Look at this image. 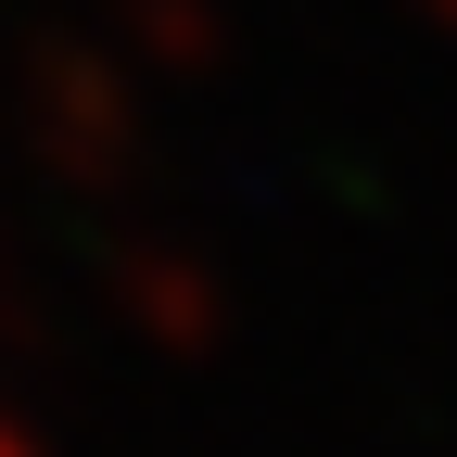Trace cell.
Instances as JSON below:
<instances>
[{"label": "cell", "instance_id": "cell-1", "mask_svg": "<svg viewBox=\"0 0 457 457\" xmlns=\"http://www.w3.org/2000/svg\"><path fill=\"white\" fill-rule=\"evenodd\" d=\"M26 128H38V153L64 165L77 191L128 179V77H114L89 38H38L26 51Z\"/></svg>", "mask_w": 457, "mask_h": 457}, {"label": "cell", "instance_id": "cell-2", "mask_svg": "<svg viewBox=\"0 0 457 457\" xmlns=\"http://www.w3.org/2000/svg\"><path fill=\"white\" fill-rule=\"evenodd\" d=\"M102 279H114V305H128V330H140V343H165V356H204L216 318H228V305H216V279H204L191 254H165V242H128Z\"/></svg>", "mask_w": 457, "mask_h": 457}, {"label": "cell", "instance_id": "cell-3", "mask_svg": "<svg viewBox=\"0 0 457 457\" xmlns=\"http://www.w3.org/2000/svg\"><path fill=\"white\" fill-rule=\"evenodd\" d=\"M128 38L153 51V64L204 77V64H216V0H128Z\"/></svg>", "mask_w": 457, "mask_h": 457}, {"label": "cell", "instance_id": "cell-4", "mask_svg": "<svg viewBox=\"0 0 457 457\" xmlns=\"http://www.w3.org/2000/svg\"><path fill=\"white\" fill-rule=\"evenodd\" d=\"M0 457H51V445H38V432H26L13 407H0Z\"/></svg>", "mask_w": 457, "mask_h": 457}, {"label": "cell", "instance_id": "cell-5", "mask_svg": "<svg viewBox=\"0 0 457 457\" xmlns=\"http://www.w3.org/2000/svg\"><path fill=\"white\" fill-rule=\"evenodd\" d=\"M420 13H432V26H445V38H457V0H420Z\"/></svg>", "mask_w": 457, "mask_h": 457}]
</instances>
